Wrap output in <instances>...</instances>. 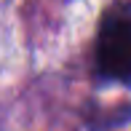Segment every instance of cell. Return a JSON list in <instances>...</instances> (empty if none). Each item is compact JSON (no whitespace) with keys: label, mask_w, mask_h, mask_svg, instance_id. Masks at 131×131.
<instances>
[{"label":"cell","mask_w":131,"mask_h":131,"mask_svg":"<svg viewBox=\"0 0 131 131\" xmlns=\"http://www.w3.org/2000/svg\"><path fill=\"white\" fill-rule=\"evenodd\" d=\"M94 72L104 83L131 86V0H115L99 16Z\"/></svg>","instance_id":"cell-1"}]
</instances>
